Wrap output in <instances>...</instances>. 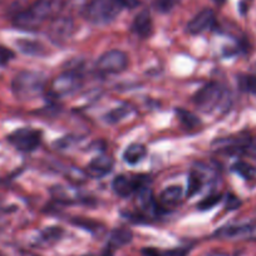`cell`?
Segmentation results:
<instances>
[{"instance_id":"obj_1","label":"cell","mask_w":256,"mask_h":256,"mask_svg":"<svg viewBox=\"0 0 256 256\" xmlns=\"http://www.w3.org/2000/svg\"><path fill=\"white\" fill-rule=\"evenodd\" d=\"M46 87V77L40 72L23 70L14 77L12 90L16 100H32L43 94Z\"/></svg>"},{"instance_id":"obj_2","label":"cell","mask_w":256,"mask_h":256,"mask_svg":"<svg viewBox=\"0 0 256 256\" xmlns=\"http://www.w3.org/2000/svg\"><path fill=\"white\" fill-rule=\"evenodd\" d=\"M117 0H90L83 9V16L93 26H108L120 14Z\"/></svg>"},{"instance_id":"obj_3","label":"cell","mask_w":256,"mask_h":256,"mask_svg":"<svg viewBox=\"0 0 256 256\" xmlns=\"http://www.w3.org/2000/svg\"><path fill=\"white\" fill-rule=\"evenodd\" d=\"M225 98V90L218 82H210L204 86L194 96V103L201 112H212Z\"/></svg>"},{"instance_id":"obj_4","label":"cell","mask_w":256,"mask_h":256,"mask_svg":"<svg viewBox=\"0 0 256 256\" xmlns=\"http://www.w3.org/2000/svg\"><path fill=\"white\" fill-rule=\"evenodd\" d=\"M130 59L128 56L122 50L112 49L106 52L98 58L96 68L102 74H118L127 70Z\"/></svg>"},{"instance_id":"obj_5","label":"cell","mask_w":256,"mask_h":256,"mask_svg":"<svg viewBox=\"0 0 256 256\" xmlns=\"http://www.w3.org/2000/svg\"><path fill=\"white\" fill-rule=\"evenodd\" d=\"M82 86V78L77 72H64L59 74L58 77L52 80L49 86V92L54 97H64V96H70L77 92Z\"/></svg>"},{"instance_id":"obj_6","label":"cell","mask_w":256,"mask_h":256,"mask_svg":"<svg viewBox=\"0 0 256 256\" xmlns=\"http://www.w3.org/2000/svg\"><path fill=\"white\" fill-rule=\"evenodd\" d=\"M8 141L22 152H32L39 147L42 142V132L33 128H20L9 134Z\"/></svg>"},{"instance_id":"obj_7","label":"cell","mask_w":256,"mask_h":256,"mask_svg":"<svg viewBox=\"0 0 256 256\" xmlns=\"http://www.w3.org/2000/svg\"><path fill=\"white\" fill-rule=\"evenodd\" d=\"M74 30L76 26L72 18H68V16H56L53 20H50L46 34H48L49 39L54 44L60 46V44H64L66 42H68V39L72 38V36L74 34Z\"/></svg>"},{"instance_id":"obj_8","label":"cell","mask_w":256,"mask_h":256,"mask_svg":"<svg viewBox=\"0 0 256 256\" xmlns=\"http://www.w3.org/2000/svg\"><path fill=\"white\" fill-rule=\"evenodd\" d=\"M64 0H36L29 10L42 22L53 20L54 18L59 16L60 12L63 10Z\"/></svg>"},{"instance_id":"obj_9","label":"cell","mask_w":256,"mask_h":256,"mask_svg":"<svg viewBox=\"0 0 256 256\" xmlns=\"http://www.w3.org/2000/svg\"><path fill=\"white\" fill-rule=\"evenodd\" d=\"M216 16L214 10L211 9H204L200 13L196 14L191 20L187 24L186 29L190 34L192 36H198V34H202L204 32L208 30L215 26Z\"/></svg>"},{"instance_id":"obj_10","label":"cell","mask_w":256,"mask_h":256,"mask_svg":"<svg viewBox=\"0 0 256 256\" xmlns=\"http://www.w3.org/2000/svg\"><path fill=\"white\" fill-rule=\"evenodd\" d=\"M142 186H144V180H142L141 177L132 178V177L126 176V174L116 176L112 182L113 191H114L118 196H120V198H128V196H131L132 194H134V192Z\"/></svg>"},{"instance_id":"obj_11","label":"cell","mask_w":256,"mask_h":256,"mask_svg":"<svg viewBox=\"0 0 256 256\" xmlns=\"http://www.w3.org/2000/svg\"><path fill=\"white\" fill-rule=\"evenodd\" d=\"M113 160L108 156H98L94 157L92 161L88 164L87 168H86V174L93 178H102V177L107 176L110 171L113 170Z\"/></svg>"},{"instance_id":"obj_12","label":"cell","mask_w":256,"mask_h":256,"mask_svg":"<svg viewBox=\"0 0 256 256\" xmlns=\"http://www.w3.org/2000/svg\"><path fill=\"white\" fill-rule=\"evenodd\" d=\"M136 204L140 210L144 214H154L157 212L158 204L154 200V192L150 187L142 186L136 191Z\"/></svg>"},{"instance_id":"obj_13","label":"cell","mask_w":256,"mask_h":256,"mask_svg":"<svg viewBox=\"0 0 256 256\" xmlns=\"http://www.w3.org/2000/svg\"><path fill=\"white\" fill-rule=\"evenodd\" d=\"M182 196H184V190L181 186H170L164 188L160 195L158 208H172L180 205L182 201Z\"/></svg>"},{"instance_id":"obj_14","label":"cell","mask_w":256,"mask_h":256,"mask_svg":"<svg viewBox=\"0 0 256 256\" xmlns=\"http://www.w3.org/2000/svg\"><path fill=\"white\" fill-rule=\"evenodd\" d=\"M132 29L134 33L141 38L146 39L150 38L154 33V20L150 14L148 10H142L138 13L134 18V24H132Z\"/></svg>"},{"instance_id":"obj_15","label":"cell","mask_w":256,"mask_h":256,"mask_svg":"<svg viewBox=\"0 0 256 256\" xmlns=\"http://www.w3.org/2000/svg\"><path fill=\"white\" fill-rule=\"evenodd\" d=\"M13 24L19 29H23V30H38L39 28L42 26V22L32 13L30 10L26 9V10H22L14 16L13 19Z\"/></svg>"},{"instance_id":"obj_16","label":"cell","mask_w":256,"mask_h":256,"mask_svg":"<svg viewBox=\"0 0 256 256\" xmlns=\"http://www.w3.org/2000/svg\"><path fill=\"white\" fill-rule=\"evenodd\" d=\"M16 46L23 54L30 56H43L46 54V46L36 40H30V39H18L16 42Z\"/></svg>"},{"instance_id":"obj_17","label":"cell","mask_w":256,"mask_h":256,"mask_svg":"<svg viewBox=\"0 0 256 256\" xmlns=\"http://www.w3.org/2000/svg\"><path fill=\"white\" fill-rule=\"evenodd\" d=\"M176 116L177 120H180V123H181L186 130H188V131L198 130V128L201 127V124H202L200 118H198L195 113L191 112V110H184V108H177Z\"/></svg>"},{"instance_id":"obj_18","label":"cell","mask_w":256,"mask_h":256,"mask_svg":"<svg viewBox=\"0 0 256 256\" xmlns=\"http://www.w3.org/2000/svg\"><path fill=\"white\" fill-rule=\"evenodd\" d=\"M147 148L141 144H132L123 152V161L128 164H137L146 157Z\"/></svg>"},{"instance_id":"obj_19","label":"cell","mask_w":256,"mask_h":256,"mask_svg":"<svg viewBox=\"0 0 256 256\" xmlns=\"http://www.w3.org/2000/svg\"><path fill=\"white\" fill-rule=\"evenodd\" d=\"M134 238V234L127 228H118L110 232V248H120L130 244Z\"/></svg>"},{"instance_id":"obj_20","label":"cell","mask_w":256,"mask_h":256,"mask_svg":"<svg viewBox=\"0 0 256 256\" xmlns=\"http://www.w3.org/2000/svg\"><path fill=\"white\" fill-rule=\"evenodd\" d=\"M251 231V228L248 225H235V226H225V228H221L220 230L216 232L218 238H238V236L246 235Z\"/></svg>"},{"instance_id":"obj_21","label":"cell","mask_w":256,"mask_h":256,"mask_svg":"<svg viewBox=\"0 0 256 256\" xmlns=\"http://www.w3.org/2000/svg\"><path fill=\"white\" fill-rule=\"evenodd\" d=\"M204 180L202 176L198 174V171H191L188 174V180H187V192L186 195L188 198L195 196L196 194H198L202 187Z\"/></svg>"},{"instance_id":"obj_22","label":"cell","mask_w":256,"mask_h":256,"mask_svg":"<svg viewBox=\"0 0 256 256\" xmlns=\"http://www.w3.org/2000/svg\"><path fill=\"white\" fill-rule=\"evenodd\" d=\"M130 112H131V108L128 107V106H120V107L114 108L110 112H108L107 114H104L103 120H104V122L110 123V124H116V123L122 120L124 117H127Z\"/></svg>"},{"instance_id":"obj_23","label":"cell","mask_w":256,"mask_h":256,"mask_svg":"<svg viewBox=\"0 0 256 256\" xmlns=\"http://www.w3.org/2000/svg\"><path fill=\"white\" fill-rule=\"evenodd\" d=\"M232 171L236 172L238 176H241L242 178H245V180L254 178L256 174V170L254 168L251 164H246V162H244V161H238V162H236V164H234Z\"/></svg>"},{"instance_id":"obj_24","label":"cell","mask_w":256,"mask_h":256,"mask_svg":"<svg viewBox=\"0 0 256 256\" xmlns=\"http://www.w3.org/2000/svg\"><path fill=\"white\" fill-rule=\"evenodd\" d=\"M221 200H222V196H221L220 194L208 195V196H206L205 198H202V200L198 204V208L201 211L211 210V208H215V206L218 205Z\"/></svg>"},{"instance_id":"obj_25","label":"cell","mask_w":256,"mask_h":256,"mask_svg":"<svg viewBox=\"0 0 256 256\" xmlns=\"http://www.w3.org/2000/svg\"><path fill=\"white\" fill-rule=\"evenodd\" d=\"M238 84L242 90L256 96V76H242L238 78Z\"/></svg>"},{"instance_id":"obj_26","label":"cell","mask_w":256,"mask_h":256,"mask_svg":"<svg viewBox=\"0 0 256 256\" xmlns=\"http://www.w3.org/2000/svg\"><path fill=\"white\" fill-rule=\"evenodd\" d=\"M178 3L180 0H154V6L156 10L161 12V13H168Z\"/></svg>"},{"instance_id":"obj_27","label":"cell","mask_w":256,"mask_h":256,"mask_svg":"<svg viewBox=\"0 0 256 256\" xmlns=\"http://www.w3.org/2000/svg\"><path fill=\"white\" fill-rule=\"evenodd\" d=\"M13 58H14L13 50H10V49L6 48V46H0V64H2V66L8 64Z\"/></svg>"},{"instance_id":"obj_28","label":"cell","mask_w":256,"mask_h":256,"mask_svg":"<svg viewBox=\"0 0 256 256\" xmlns=\"http://www.w3.org/2000/svg\"><path fill=\"white\" fill-rule=\"evenodd\" d=\"M62 234H63V230L60 228H49L48 230L44 231V238L46 240H58Z\"/></svg>"},{"instance_id":"obj_29","label":"cell","mask_w":256,"mask_h":256,"mask_svg":"<svg viewBox=\"0 0 256 256\" xmlns=\"http://www.w3.org/2000/svg\"><path fill=\"white\" fill-rule=\"evenodd\" d=\"M241 206V201L235 195H228L226 198V210H236Z\"/></svg>"},{"instance_id":"obj_30","label":"cell","mask_w":256,"mask_h":256,"mask_svg":"<svg viewBox=\"0 0 256 256\" xmlns=\"http://www.w3.org/2000/svg\"><path fill=\"white\" fill-rule=\"evenodd\" d=\"M76 141V138H73V137H63V138H60L59 141H56V147L58 150H67L68 147L72 146L73 142Z\"/></svg>"},{"instance_id":"obj_31","label":"cell","mask_w":256,"mask_h":256,"mask_svg":"<svg viewBox=\"0 0 256 256\" xmlns=\"http://www.w3.org/2000/svg\"><path fill=\"white\" fill-rule=\"evenodd\" d=\"M117 2L122 8H128V9L138 8L142 3V0H117Z\"/></svg>"},{"instance_id":"obj_32","label":"cell","mask_w":256,"mask_h":256,"mask_svg":"<svg viewBox=\"0 0 256 256\" xmlns=\"http://www.w3.org/2000/svg\"><path fill=\"white\" fill-rule=\"evenodd\" d=\"M142 252H144V256H162L161 251H158L157 248H146L142 250Z\"/></svg>"},{"instance_id":"obj_33","label":"cell","mask_w":256,"mask_h":256,"mask_svg":"<svg viewBox=\"0 0 256 256\" xmlns=\"http://www.w3.org/2000/svg\"><path fill=\"white\" fill-rule=\"evenodd\" d=\"M186 250H182V248H176V250L167 251V252L162 254V256H186Z\"/></svg>"},{"instance_id":"obj_34","label":"cell","mask_w":256,"mask_h":256,"mask_svg":"<svg viewBox=\"0 0 256 256\" xmlns=\"http://www.w3.org/2000/svg\"><path fill=\"white\" fill-rule=\"evenodd\" d=\"M214 2H215L216 4H218V6H222V4L225 3L226 0H214Z\"/></svg>"},{"instance_id":"obj_35","label":"cell","mask_w":256,"mask_h":256,"mask_svg":"<svg viewBox=\"0 0 256 256\" xmlns=\"http://www.w3.org/2000/svg\"><path fill=\"white\" fill-rule=\"evenodd\" d=\"M0 2H3V0H0Z\"/></svg>"}]
</instances>
